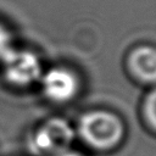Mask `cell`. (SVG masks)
Returning a JSON list of instances; mask_svg holds the SVG:
<instances>
[{
    "instance_id": "obj_5",
    "label": "cell",
    "mask_w": 156,
    "mask_h": 156,
    "mask_svg": "<svg viewBox=\"0 0 156 156\" xmlns=\"http://www.w3.org/2000/svg\"><path fill=\"white\" fill-rule=\"evenodd\" d=\"M126 68L136 83L156 87V48L147 44L134 46L127 54Z\"/></svg>"
},
{
    "instance_id": "obj_4",
    "label": "cell",
    "mask_w": 156,
    "mask_h": 156,
    "mask_svg": "<svg viewBox=\"0 0 156 156\" xmlns=\"http://www.w3.org/2000/svg\"><path fill=\"white\" fill-rule=\"evenodd\" d=\"M43 96L57 105L73 101L80 91V79L74 69L66 66H54L44 71L39 82Z\"/></svg>"
},
{
    "instance_id": "obj_1",
    "label": "cell",
    "mask_w": 156,
    "mask_h": 156,
    "mask_svg": "<svg viewBox=\"0 0 156 156\" xmlns=\"http://www.w3.org/2000/svg\"><path fill=\"white\" fill-rule=\"evenodd\" d=\"M77 138L89 149L108 152L124 140L126 124L121 116L111 110L93 108L82 113L76 124Z\"/></svg>"
},
{
    "instance_id": "obj_6",
    "label": "cell",
    "mask_w": 156,
    "mask_h": 156,
    "mask_svg": "<svg viewBox=\"0 0 156 156\" xmlns=\"http://www.w3.org/2000/svg\"><path fill=\"white\" fill-rule=\"evenodd\" d=\"M141 116L149 129L156 133V87H152L141 101Z\"/></svg>"
},
{
    "instance_id": "obj_3",
    "label": "cell",
    "mask_w": 156,
    "mask_h": 156,
    "mask_svg": "<svg viewBox=\"0 0 156 156\" xmlns=\"http://www.w3.org/2000/svg\"><path fill=\"white\" fill-rule=\"evenodd\" d=\"M1 67L6 82L20 88L38 83L44 72L37 54L24 49H10L1 57Z\"/></svg>"
},
{
    "instance_id": "obj_7",
    "label": "cell",
    "mask_w": 156,
    "mask_h": 156,
    "mask_svg": "<svg viewBox=\"0 0 156 156\" xmlns=\"http://www.w3.org/2000/svg\"><path fill=\"white\" fill-rule=\"evenodd\" d=\"M55 156H83V155H82V154H79V152H77V151H73V150L71 149V150H67V151L61 152V154L55 155Z\"/></svg>"
},
{
    "instance_id": "obj_2",
    "label": "cell",
    "mask_w": 156,
    "mask_h": 156,
    "mask_svg": "<svg viewBox=\"0 0 156 156\" xmlns=\"http://www.w3.org/2000/svg\"><path fill=\"white\" fill-rule=\"evenodd\" d=\"M76 139L74 126L66 118L56 116L45 119L32 132L28 145L37 156H55L71 150Z\"/></svg>"
}]
</instances>
